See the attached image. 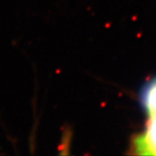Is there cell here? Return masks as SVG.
I'll return each instance as SVG.
<instances>
[{"label":"cell","instance_id":"obj_1","mask_svg":"<svg viewBox=\"0 0 156 156\" xmlns=\"http://www.w3.org/2000/svg\"><path fill=\"white\" fill-rule=\"evenodd\" d=\"M144 94L145 106L150 115L149 126L145 136L136 140L135 147L137 150L154 149L156 154V81L149 84Z\"/></svg>","mask_w":156,"mask_h":156}]
</instances>
